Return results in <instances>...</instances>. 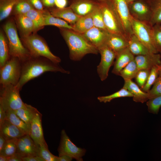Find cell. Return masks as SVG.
I'll return each mask as SVG.
<instances>
[{"label": "cell", "mask_w": 161, "mask_h": 161, "mask_svg": "<svg viewBox=\"0 0 161 161\" xmlns=\"http://www.w3.org/2000/svg\"><path fill=\"white\" fill-rule=\"evenodd\" d=\"M91 13L94 26L107 31L104 24L102 13L98 3Z\"/></svg>", "instance_id": "34"}, {"label": "cell", "mask_w": 161, "mask_h": 161, "mask_svg": "<svg viewBox=\"0 0 161 161\" xmlns=\"http://www.w3.org/2000/svg\"><path fill=\"white\" fill-rule=\"evenodd\" d=\"M0 68L1 86L10 84L16 86L21 75V61L17 58L10 57L5 64Z\"/></svg>", "instance_id": "7"}, {"label": "cell", "mask_w": 161, "mask_h": 161, "mask_svg": "<svg viewBox=\"0 0 161 161\" xmlns=\"http://www.w3.org/2000/svg\"><path fill=\"white\" fill-rule=\"evenodd\" d=\"M68 3V0H55V6L59 8L66 7Z\"/></svg>", "instance_id": "45"}, {"label": "cell", "mask_w": 161, "mask_h": 161, "mask_svg": "<svg viewBox=\"0 0 161 161\" xmlns=\"http://www.w3.org/2000/svg\"><path fill=\"white\" fill-rule=\"evenodd\" d=\"M47 72H60L69 74L58 65L43 57H31L22 62L21 72L19 80L16 86L20 90L27 82Z\"/></svg>", "instance_id": "1"}, {"label": "cell", "mask_w": 161, "mask_h": 161, "mask_svg": "<svg viewBox=\"0 0 161 161\" xmlns=\"http://www.w3.org/2000/svg\"><path fill=\"white\" fill-rule=\"evenodd\" d=\"M132 94L126 89L123 87L122 88L109 95L98 97L97 99L100 102L106 103L110 102L113 99L122 97H133Z\"/></svg>", "instance_id": "35"}, {"label": "cell", "mask_w": 161, "mask_h": 161, "mask_svg": "<svg viewBox=\"0 0 161 161\" xmlns=\"http://www.w3.org/2000/svg\"><path fill=\"white\" fill-rule=\"evenodd\" d=\"M49 10L52 16L64 20L71 25L74 24L80 16L76 14L69 6L63 8L53 7Z\"/></svg>", "instance_id": "19"}, {"label": "cell", "mask_w": 161, "mask_h": 161, "mask_svg": "<svg viewBox=\"0 0 161 161\" xmlns=\"http://www.w3.org/2000/svg\"><path fill=\"white\" fill-rule=\"evenodd\" d=\"M34 8L28 0H19L14 6L13 11L16 15H26Z\"/></svg>", "instance_id": "36"}, {"label": "cell", "mask_w": 161, "mask_h": 161, "mask_svg": "<svg viewBox=\"0 0 161 161\" xmlns=\"http://www.w3.org/2000/svg\"><path fill=\"white\" fill-rule=\"evenodd\" d=\"M42 114L38 112L35 115L31 124L29 135L38 145H47L44 136L42 125Z\"/></svg>", "instance_id": "17"}, {"label": "cell", "mask_w": 161, "mask_h": 161, "mask_svg": "<svg viewBox=\"0 0 161 161\" xmlns=\"http://www.w3.org/2000/svg\"><path fill=\"white\" fill-rule=\"evenodd\" d=\"M14 111L19 118L30 126L32 120L39 112L36 108L26 103L23 106Z\"/></svg>", "instance_id": "26"}, {"label": "cell", "mask_w": 161, "mask_h": 161, "mask_svg": "<svg viewBox=\"0 0 161 161\" xmlns=\"http://www.w3.org/2000/svg\"><path fill=\"white\" fill-rule=\"evenodd\" d=\"M61 139L58 148L59 156H69L78 161H83L82 157L85 155L86 150L77 147L71 140L65 131H61Z\"/></svg>", "instance_id": "10"}, {"label": "cell", "mask_w": 161, "mask_h": 161, "mask_svg": "<svg viewBox=\"0 0 161 161\" xmlns=\"http://www.w3.org/2000/svg\"><path fill=\"white\" fill-rule=\"evenodd\" d=\"M16 153L22 157L38 155L39 145L28 134L17 139Z\"/></svg>", "instance_id": "13"}, {"label": "cell", "mask_w": 161, "mask_h": 161, "mask_svg": "<svg viewBox=\"0 0 161 161\" xmlns=\"http://www.w3.org/2000/svg\"><path fill=\"white\" fill-rule=\"evenodd\" d=\"M157 65L154 66L150 70L146 82L143 87L141 89L144 92H148L152 85H153L159 76L160 66Z\"/></svg>", "instance_id": "37"}, {"label": "cell", "mask_w": 161, "mask_h": 161, "mask_svg": "<svg viewBox=\"0 0 161 161\" xmlns=\"http://www.w3.org/2000/svg\"><path fill=\"white\" fill-rule=\"evenodd\" d=\"M59 29L69 49V58L71 60L79 61L87 54H98L97 48L88 41L81 34L71 29Z\"/></svg>", "instance_id": "2"}, {"label": "cell", "mask_w": 161, "mask_h": 161, "mask_svg": "<svg viewBox=\"0 0 161 161\" xmlns=\"http://www.w3.org/2000/svg\"><path fill=\"white\" fill-rule=\"evenodd\" d=\"M33 7L38 10L43 11L44 6L40 0H28Z\"/></svg>", "instance_id": "44"}, {"label": "cell", "mask_w": 161, "mask_h": 161, "mask_svg": "<svg viewBox=\"0 0 161 161\" xmlns=\"http://www.w3.org/2000/svg\"><path fill=\"white\" fill-rule=\"evenodd\" d=\"M6 119V112L0 106V125Z\"/></svg>", "instance_id": "49"}, {"label": "cell", "mask_w": 161, "mask_h": 161, "mask_svg": "<svg viewBox=\"0 0 161 161\" xmlns=\"http://www.w3.org/2000/svg\"><path fill=\"white\" fill-rule=\"evenodd\" d=\"M44 6L49 8L55 6V0H40Z\"/></svg>", "instance_id": "47"}, {"label": "cell", "mask_w": 161, "mask_h": 161, "mask_svg": "<svg viewBox=\"0 0 161 161\" xmlns=\"http://www.w3.org/2000/svg\"><path fill=\"white\" fill-rule=\"evenodd\" d=\"M3 29L8 41L10 57L17 58L21 62L30 58L29 52L18 37L14 21H8L4 25Z\"/></svg>", "instance_id": "3"}, {"label": "cell", "mask_w": 161, "mask_h": 161, "mask_svg": "<svg viewBox=\"0 0 161 161\" xmlns=\"http://www.w3.org/2000/svg\"><path fill=\"white\" fill-rule=\"evenodd\" d=\"M38 156L44 161H58V157L54 155L49 151L47 145H39Z\"/></svg>", "instance_id": "39"}, {"label": "cell", "mask_w": 161, "mask_h": 161, "mask_svg": "<svg viewBox=\"0 0 161 161\" xmlns=\"http://www.w3.org/2000/svg\"><path fill=\"white\" fill-rule=\"evenodd\" d=\"M102 11L107 31L110 33L123 36L128 40L125 29L118 15L108 0H97Z\"/></svg>", "instance_id": "5"}, {"label": "cell", "mask_w": 161, "mask_h": 161, "mask_svg": "<svg viewBox=\"0 0 161 161\" xmlns=\"http://www.w3.org/2000/svg\"><path fill=\"white\" fill-rule=\"evenodd\" d=\"M21 39L31 57H44L57 64L61 62V58L52 52L44 40L35 34L21 38Z\"/></svg>", "instance_id": "4"}, {"label": "cell", "mask_w": 161, "mask_h": 161, "mask_svg": "<svg viewBox=\"0 0 161 161\" xmlns=\"http://www.w3.org/2000/svg\"><path fill=\"white\" fill-rule=\"evenodd\" d=\"M42 12L44 18L45 26H54L59 28L72 30V27L71 25L64 20L52 16L49 10L44 9Z\"/></svg>", "instance_id": "27"}, {"label": "cell", "mask_w": 161, "mask_h": 161, "mask_svg": "<svg viewBox=\"0 0 161 161\" xmlns=\"http://www.w3.org/2000/svg\"><path fill=\"white\" fill-rule=\"evenodd\" d=\"M22 157L17 153L7 157L8 161H23Z\"/></svg>", "instance_id": "48"}, {"label": "cell", "mask_w": 161, "mask_h": 161, "mask_svg": "<svg viewBox=\"0 0 161 161\" xmlns=\"http://www.w3.org/2000/svg\"><path fill=\"white\" fill-rule=\"evenodd\" d=\"M15 21L20 31L21 38L28 36L34 33V26L32 20L26 15H16Z\"/></svg>", "instance_id": "21"}, {"label": "cell", "mask_w": 161, "mask_h": 161, "mask_svg": "<svg viewBox=\"0 0 161 161\" xmlns=\"http://www.w3.org/2000/svg\"><path fill=\"white\" fill-rule=\"evenodd\" d=\"M72 158L68 155H64L58 157V161H70Z\"/></svg>", "instance_id": "50"}, {"label": "cell", "mask_w": 161, "mask_h": 161, "mask_svg": "<svg viewBox=\"0 0 161 161\" xmlns=\"http://www.w3.org/2000/svg\"><path fill=\"white\" fill-rule=\"evenodd\" d=\"M118 15L129 38L133 34L131 28L132 17L126 0H108Z\"/></svg>", "instance_id": "11"}, {"label": "cell", "mask_w": 161, "mask_h": 161, "mask_svg": "<svg viewBox=\"0 0 161 161\" xmlns=\"http://www.w3.org/2000/svg\"><path fill=\"white\" fill-rule=\"evenodd\" d=\"M128 43V48L134 56L144 55L151 53L134 34L129 37Z\"/></svg>", "instance_id": "24"}, {"label": "cell", "mask_w": 161, "mask_h": 161, "mask_svg": "<svg viewBox=\"0 0 161 161\" xmlns=\"http://www.w3.org/2000/svg\"><path fill=\"white\" fill-rule=\"evenodd\" d=\"M161 56L158 53L149 54L135 56L134 60L139 70H151L154 66L161 65Z\"/></svg>", "instance_id": "15"}, {"label": "cell", "mask_w": 161, "mask_h": 161, "mask_svg": "<svg viewBox=\"0 0 161 161\" xmlns=\"http://www.w3.org/2000/svg\"><path fill=\"white\" fill-rule=\"evenodd\" d=\"M21 90L16 86L8 85L1 86L0 93V106L6 112L16 111L23 106L25 103L19 94Z\"/></svg>", "instance_id": "8"}, {"label": "cell", "mask_w": 161, "mask_h": 161, "mask_svg": "<svg viewBox=\"0 0 161 161\" xmlns=\"http://www.w3.org/2000/svg\"><path fill=\"white\" fill-rule=\"evenodd\" d=\"M19 0H0V21L8 17Z\"/></svg>", "instance_id": "33"}, {"label": "cell", "mask_w": 161, "mask_h": 161, "mask_svg": "<svg viewBox=\"0 0 161 161\" xmlns=\"http://www.w3.org/2000/svg\"><path fill=\"white\" fill-rule=\"evenodd\" d=\"M23 161H44V160L38 155L22 157Z\"/></svg>", "instance_id": "46"}, {"label": "cell", "mask_w": 161, "mask_h": 161, "mask_svg": "<svg viewBox=\"0 0 161 161\" xmlns=\"http://www.w3.org/2000/svg\"><path fill=\"white\" fill-rule=\"evenodd\" d=\"M155 43L158 52L161 53V24H156L153 26Z\"/></svg>", "instance_id": "42"}, {"label": "cell", "mask_w": 161, "mask_h": 161, "mask_svg": "<svg viewBox=\"0 0 161 161\" xmlns=\"http://www.w3.org/2000/svg\"><path fill=\"white\" fill-rule=\"evenodd\" d=\"M74 31L83 34L94 27L91 13L80 16L76 22L71 25Z\"/></svg>", "instance_id": "25"}, {"label": "cell", "mask_w": 161, "mask_h": 161, "mask_svg": "<svg viewBox=\"0 0 161 161\" xmlns=\"http://www.w3.org/2000/svg\"><path fill=\"white\" fill-rule=\"evenodd\" d=\"M159 76H161V65L160 66V69L159 70Z\"/></svg>", "instance_id": "54"}, {"label": "cell", "mask_w": 161, "mask_h": 161, "mask_svg": "<svg viewBox=\"0 0 161 161\" xmlns=\"http://www.w3.org/2000/svg\"><path fill=\"white\" fill-rule=\"evenodd\" d=\"M101 55V60L97 67V72L101 80H105L108 75L111 66L114 64L116 53L106 44L98 48Z\"/></svg>", "instance_id": "9"}, {"label": "cell", "mask_w": 161, "mask_h": 161, "mask_svg": "<svg viewBox=\"0 0 161 161\" xmlns=\"http://www.w3.org/2000/svg\"><path fill=\"white\" fill-rule=\"evenodd\" d=\"M0 161H8L7 157L0 154Z\"/></svg>", "instance_id": "52"}, {"label": "cell", "mask_w": 161, "mask_h": 161, "mask_svg": "<svg viewBox=\"0 0 161 161\" xmlns=\"http://www.w3.org/2000/svg\"><path fill=\"white\" fill-rule=\"evenodd\" d=\"M123 87L127 89L132 94L133 100L136 102L143 103L148 100L147 92L143 91L138 85L131 80H124Z\"/></svg>", "instance_id": "22"}, {"label": "cell", "mask_w": 161, "mask_h": 161, "mask_svg": "<svg viewBox=\"0 0 161 161\" xmlns=\"http://www.w3.org/2000/svg\"><path fill=\"white\" fill-rule=\"evenodd\" d=\"M68 3L69 6L79 16L90 13L98 4L97 0H69Z\"/></svg>", "instance_id": "16"}, {"label": "cell", "mask_w": 161, "mask_h": 161, "mask_svg": "<svg viewBox=\"0 0 161 161\" xmlns=\"http://www.w3.org/2000/svg\"><path fill=\"white\" fill-rule=\"evenodd\" d=\"M6 113L7 120L22 130L26 134L29 135L31 126L19 118L14 111H8L6 112Z\"/></svg>", "instance_id": "29"}, {"label": "cell", "mask_w": 161, "mask_h": 161, "mask_svg": "<svg viewBox=\"0 0 161 161\" xmlns=\"http://www.w3.org/2000/svg\"><path fill=\"white\" fill-rule=\"evenodd\" d=\"M153 26L149 22L140 21L132 17L131 28L133 34L150 52L158 53L154 39Z\"/></svg>", "instance_id": "6"}, {"label": "cell", "mask_w": 161, "mask_h": 161, "mask_svg": "<svg viewBox=\"0 0 161 161\" xmlns=\"http://www.w3.org/2000/svg\"><path fill=\"white\" fill-rule=\"evenodd\" d=\"M109 33L106 30L94 26L81 34L98 49L106 44Z\"/></svg>", "instance_id": "14"}, {"label": "cell", "mask_w": 161, "mask_h": 161, "mask_svg": "<svg viewBox=\"0 0 161 161\" xmlns=\"http://www.w3.org/2000/svg\"><path fill=\"white\" fill-rule=\"evenodd\" d=\"M152 11L150 23L152 26L161 24V0H148Z\"/></svg>", "instance_id": "31"}, {"label": "cell", "mask_w": 161, "mask_h": 161, "mask_svg": "<svg viewBox=\"0 0 161 161\" xmlns=\"http://www.w3.org/2000/svg\"><path fill=\"white\" fill-rule=\"evenodd\" d=\"M130 14L138 21L149 22L152 11L148 0H137L128 4Z\"/></svg>", "instance_id": "12"}, {"label": "cell", "mask_w": 161, "mask_h": 161, "mask_svg": "<svg viewBox=\"0 0 161 161\" xmlns=\"http://www.w3.org/2000/svg\"><path fill=\"white\" fill-rule=\"evenodd\" d=\"M17 139L7 140L1 151L0 154L8 157L15 154L17 151Z\"/></svg>", "instance_id": "38"}, {"label": "cell", "mask_w": 161, "mask_h": 161, "mask_svg": "<svg viewBox=\"0 0 161 161\" xmlns=\"http://www.w3.org/2000/svg\"><path fill=\"white\" fill-rule=\"evenodd\" d=\"M10 58L8 43L3 31L0 32V67L3 66Z\"/></svg>", "instance_id": "30"}, {"label": "cell", "mask_w": 161, "mask_h": 161, "mask_svg": "<svg viewBox=\"0 0 161 161\" xmlns=\"http://www.w3.org/2000/svg\"><path fill=\"white\" fill-rule=\"evenodd\" d=\"M7 141L2 134L0 132V151L1 150Z\"/></svg>", "instance_id": "51"}, {"label": "cell", "mask_w": 161, "mask_h": 161, "mask_svg": "<svg viewBox=\"0 0 161 161\" xmlns=\"http://www.w3.org/2000/svg\"><path fill=\"white\" fill-rule=\"evenodd\" d=\"M149 112L157 114L161 107V95L149 99L146 102Z\"/></svg>", "instance_id": "40"}, {"label": "cell", "mask_w": 161, "mask_h": 161, "mask_svg": "<svg viewBox=\"0 0 161 161\" xmlns=\"http://www.w3.org/2000/svg\"><path fill=\"white\" fill-rule=\"evenodd\" d=\"M135 56L128 47L116 54V60L114 63L112 73L119 75L120 71L129 63L134 59Z\"/></svg>", "instance_id": "18"}, {"label": "cell", "mask_w": 161, "mask_h": 161, "mask_svg": "<svg viewBox=\"0 0 161 161\" xmlns=\"http://www.w3.org/2000/svg\"><path fill=\"white\" fill-rule=\"evenodd\" d=\"M150 71L148 69H140L137 72L135 78L137 84L141 89L145 84Z\"/></svg>", "instance_id": "41"}, {"label": "cell", "mask_w": 161, "mask_h": 161, "mask_svg": "<svg viewBox=\"0 0 161 161\" xmlns=\"http://www.w3.org/2000/svg\"><path fill=\"white\" fill-rule=\"evenodd\" d=\"M106 44L116 54L128 47V40L123 36L109 33Z\"/></svg>", "instance_id": "23"}, {"label": "cell", "mask_w": 161, "mask_h": 161, "mask_svg": "<svg viewBox=\"0 0 161 161\" xmlns=\"http://www.w3.org/2000/svg\"><path fill=\"white\" fill-rule=\"evenodd\" d=\"M128 4L137 0H126Z\"/></svg>", "instance_id": "53"}, {"label": "cell", "mask_w": 161, "mask_h": 161, "mask_svg": "<svg viewBox=\"0 0 161 161\" xmlns=\"http://www.w3.org/2000/svg\"><path fill=\"white\" fill-rule=\"evenodd\" d=\"M139 71L134 59L129 63L120 72L119 76L124 80L135 78Z\"/></svg>", "instance_id": "32"}, {"label": "cell", "mask_w": 161, "mask_h": 161, "mask_svg": "<svg viewBox=\"0 0 161 161\" xmlns=\"http://www.w3.org/2000/svg\"><path fill=\"white\" fill-rule=\"evenodd\" d=\"M147 93L148 99L161 95V76H159L157 78L152 88Z\"/></svg>", "instance_id": "43"}, {"label": "cell", "mask_w": 161, "mask_h": 161, "mask_svg": "<svg viewBox=\"0 0 161 161\" xmlns=\"http://www.w3.org/2000/svg\"><path fill=\"white\" fill-rule=\"evenodd\" d=\"M42 11L33 8L25 15L32 20L34 24V31L33 34H35L45 26L44 18Z\"/></svg>", "instance_id": "28"}, {"label": "cell", "mask_w": 161, "mask_h": 161, "mask_svg": "<svg viewBox=\"0 0 161 161\" xmlns=\"http://www.w3.org/2000/svg\"><path fill=\"white\" fill-rule=\"evenodd\" d=\"M0 132L6 140L18 139L27 134L7 119L0 125Z\"/></svg>", "instance_id": "20"}]
</instances>
